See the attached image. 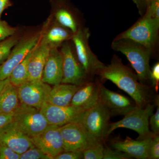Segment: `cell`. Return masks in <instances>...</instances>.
Instances as JSON below:
<instances>
[{
    "label": "cell",
    "instance_id": "25",
    "mask_svg": "<svg viewBox=\"0 0 159 159\" xmlns=\"http://www.w3.org/2000/svg\"><path fill=\"white\" fill-rule=\"evenodd\" d=\"M20 39L16 34L0 42V66L5 62L11 49Z\"/></svg>",
    "mask_w": 159,
    "mask_h": 159
},
{
    "label": "cell",
    "instance_id": "5",
    "mask_svg": "<svg viewBox=\"0 0 159 159\" xmlns=\"http://www.w3.org/2000/svg\"><path fill=\"white\" fill-rule=\"evenodd\" d=\"M156 104L148 103L144 108L137 107L124 116V118L118 122L110 123L107 132V138L115 129L119 128L129 129L139 134L138 140H144L153 138L154 134L149 129V119L153 113Z\"/></svg>",
    "mask_w": 159,
    "mask_h": 159
},
{
    "label": "cell",
    "instance_id": "8",
    "mask_svg": "<svg viewBox=\"0 0 159 159\" xmlns=\"http://www.w3.org/2000/svg\"><path fill=\"white\" fill-rule=\"evenodd\" d=\"M70 41L63 43L60 50L63 57L61 83L80 86L91 80L78 60L73 43L71 44Z\"/></svg>",
    "mask_w": 159,
    "mask_h": 159
},
{
    "label": "cell",
    "instance_id": "26",
    "mask_svg": "<svg viewBox=\"0 0 159 159\" xmlns=\"http://www.w3.org/2000/svg\"><path fill=\"white\" fill-rule=\"evenodd\" d=\"M20 159H53L37 147H32L21 154Z\"/></svg>",
    "mask_w": 159,
    "mask_h": 159
},
{
    "label": "cell",
    "instance_id": "18",
    "mask_svg": "<svg viewBox=\"0 0 159 159\" xmlns=\"http://www.w3.org/2000/svg\"><path fill=\"white\" fill-rule=\"evenodd\" d=\"M50 48L40 39L32 49L28 64V81L42 80L43 70Z\"/></svg>",
    "mask_w": 159,
    "mask_h": 159
},
{
    "label": "cell",
    "instance_id": "10",
    "mask_svg": "<svg viewBox=\"0 0 159 159\" xmlns=\"http://www.w3.org/2000/svg\"><path fill=\"white\" fill-rule=\"evenodd\" d=\"M41 37V32L19 40L5 62L0 66V80L9 78L14 68L25 59L37 44Z\"/></svg>",
    "mask_w": 159,
    "mask_h": 159
},
{
    "label": "cell",
    "instance_id": "3",
    "mask_svg": "<svg viewBox=\"0 0 159 159\" xmlns=\"http://www.w3.org/2000/svg\"><path fill=\"white\" fill-rule=\"evenodd\" d=\"M111 48L125 55L135 71L140 82L152 86L150 61L154 55L150 49L126 38L114 39Z\"/></svg>",
    "mask_w": 159,
    "mask_h": 159
},
{
    "label": "cell",
    "instance_id": "29",
    "mask_svg": "<svg viewBox=\"0 0 159 159\" xmlns=\"http://www.w3.org/2000/svg\"><path fill=\"white\" fill-rule=\"evenodd\" d=\"M132 159L127 154L112 149L108 147H104L102 159Z\"/></svg>",
    "mask_w": 159,
    "mask_h": 159
},
{
    "label": "cell",
    "instance_id": "17",
    "mask_svg": "<svg viewBox=\"0 0 159 159\" xmlns=\"http://www.w3.org/2000/svg\"><path fill=\"white\" fill-rule=\"evenodd\" d=\"M63 76V57L60 50L51 48L43 70L42 80L49 85L61 83Z\"/></svg>",
    "mask_w": 159,
    "mask_h": 159
},
{
    "label": "cell",
    "instance_id": "30",
    "mask_svg": "<svg viewBox=\"0 0 159 159\" xmlns=\"http://www.w3.org/2000/svg\"><path fill=\"white\" fill-rule=\"evenodd\" d=\"M16 29L0 19V42L16 34Z\"/></svg>",
    "mask_w": 159,
    "mask_h": 159
},
{
    "label": "cell",
    "instance_id": "32",
    "mask_svg": "<svg viewBox=\"0 0 159 159\" xmlns=\"http://www.w3.org/2000/svg\"><path fill=\"white\" fill-rule=\"evenodd\" d=\"M20 154L11 148L0 145V159H20Z\"/></svg>",
    "mask_w": 159,
    "mask_h": 159
},
{
    "label": "cell",
    "instance_id": "38",
    "mask_svg": "<svg viewBox=\"0 0 159 159\" xmlns=\"http://www.w3.org/2000/svg\"><path fill=\"white\" fill-rule=\"evenodd\" d=\"M9 81V78H7L4 80H0V95L2 93L3 88L7 82Z\"/></svg>",
    "mask_w": 159,
    "mask_h": 159
},
{
    "label": "cell",
    "instance_id": "35",
    "mask_svg": "<svg viewBox=\"0 0 159 159\" xmlns=\"http://www.w3.org/2000/svg\"><path fill=\"white\" fill-rule=\"evenodd\" d=\"M157 0H133L136 5L139 14L142 16L146 12V10L151 4Z\"/></svg>",
    "mask_w": 159,
    "mask_h": 159
},
{
    "label": "cell",
    "instance_id": "24",
    "mask_svg": "<svg viewBox=\"0 0 159 159\" xmlns=\"http://www.w3.org/2000/svg\"><path fill=\"white\" fill-rule=\"evenodd\" d=\"M32 49L25 59L14 68L9 76V82L16 87H19L28 81V64Z\"/></svg>",
    "mask_w": 159,
    "mask_h": 159
},
{
    "label": "cell",
    "instance_id": "36",
    "mask_svg": "<svg viewBox=\"0 0 159 159\" xmlns=\"http://www.w3.org/2000/svg\"><path fill=\"white\" fill-rule=\"evenodd\" d=\"M14 114L0 113V129L13 121Z\"/></svg>",
    "mask_w": 159,
    "mask_h": 159
},
{
    "label": "cell",
    "instance_id": "27",
    "mask_svg": "<svg viewBox=\"0 0 159 159\" xmlns=\"http://www.w3.org/2000/svg\"><path fill=\"white\" fill-rule=\"evenodd\" d=\"M104 148L103 144H100L84 150L83 151V159H103Z\"/></svg>",
    "mask_w": 159,
    "mask_h": 159
},
{
    "label": "cell",
    "instance_id": "16",
    "mask_svg": "<svg viewBox=\"0 0 159 159\" xmlns=\"http://www.w3.org/2000/svg\"><path fill=\"white\" fill-rule=\"evenodd\" d=\"M153 138L135 140L127 136L125 139H113L110 145L113 149L127 154L132 158L147 159L148 148Z\"/></svg>",
    "mask_w": 159,
    "mask_h": 159
},
{
    "label": "cell",
    "instance_id": "11",
    "mask_svg": "<svg viewBox=\"0 0 159 159\" xmlns=\"http://www.w3.org/2000/svg\"><path fill=\"white\" fill-rule=\"evenodd\" d=\"M51 89L42 80L27 81L17 88L21 104L40 110L47 102Z\"/></svg>",
    "mask_w": 159,
    "mask_h": 159
},
{
    "label": "cell",
    "instance_id": "37",
    "mask_svg": "<svg viewBox=\"0 0 159 159\" xmlns=\"http://www.w3.org/2000/svg\"><path fill=\"white\" fill-rule=\"evenodd\" d=\"M11 6L10 0H0V19L4 10Z\"/></svg>",
    "mask_w": 159,
    "mask_h": 159
},
{
    "label": "cell",
    "instance_id": "31",
    "mask_svg": "<svg viewBox=\"0 0 159 159\" xmlns=\"http://www.w3.org/2000/svg\"><path fill=\"white\" fill-rule=\"evenodd\" d=\"M159 158V136L156 135L152 139L148 148L147 159Z\"/></svg>",
    "mask_w": 159,
    "mask_h": 159
},
{
    "label": "cell",
    "instance_id": "15",
    "mask_svg": "<svg viewBox=\"0 0 159 159\" xmlns=\"http://www.w3.org/2000/svg\"><path fill=\"white\" fill-rule=\"evenodd\" d=\"M0 145L7 146L20 154L34 146L30 138L12 121L0 129Z\"/></svg>",
    "mask_w": 159,
    "mask_h": 159
},
{
    "label": "cell",
    "instance_id": "6",
    "mask_svg": "<svg viewBox=\"0 0 159 159\" xmlns=\"http://www.w3.org/2000/svg\"><path fill=\"white\" fill-rule=\"evenodd\" d=\"M111 116L108 109L99 101L93 107L84 111L76 120L80 122L95 139L103 143L107 139Z\"/></svg>",
    "mask_w": 159,
    "mask_h": 159
},
{
    "label": "cell",
    "instance_id": "21",
    "mask_svg": "<svg viewBox=\"0 0 159 159\" xmlns=\"http://www.w3.org/2000/svg\"><path fill=\"white\" fill-rule=\"evenodd\" d=\"M74 33L70 29L61 25L55 20L44 31L41 39L51 48H58L63 43L71 40Z\"/></svg>",
    "mask_w": 159,
    "mask_h": 159
},
{
    "label": "cell",
    "instance_id": "9",
    "mask_svg": "<svg viewBox=\"0 0 159 159\" xmlns=\"http://www.w3.org/2000/svg\"><path fill=\"white\" fill-rule=\"evenodd\" d=\"M12 122L30 139L41 133L50 125L39 110L23 104L14 113Z\"/></svg>",
    "mask_w": 159,
    "mask_h": 159
},
{
    "label": "cell",
    "instance_id": "12",
    "mask_svg": "<svg viewBox=\"0 0 159 159\" xmlns=\"http://www.w3.org/2000/svg\"><path fill=\"white\" fill-rule=\"evenodd\" d=\"M97 82L99 89V101L108 109L111 116H124L138 107L134 101L107 89L99 80Z\"/></svg>",
    "mask_w": 159,
    "mask_h": 159
},
{
    "label": "cell",
    "instance_id": "14",
    "mask_svg": "<svg viewBox=\"0 0 159 159\" xmlns=\"http://www.w3.org/2000/svg\"><path fill=\"white\" fill-rule=\"evenodd\" d=\"M30 139L35 147L39 148L53 159L57 155L64 151L59 126L49 125L41 133Z\"/></svg>",
    "mask_w": 159,
    "mask_h": 159
},
{
    "label": "cell",
    "instance_id": "22",
    "mask_svg": "<svg viewBox=\"0 0 159 159\" xmlns=\"http://www.w3.org/2000/svg\"><path fill=\"white\" fill-rule=\"evenodd\" d=\"M80 86L60 83L51 88L47 102L58 106L70 105L71 100Z\"/></svg>",
    "mask_w": 159,
    "mask_h": 159
},
{
    "label": "cell",
    "instance_id": "28",
    "mask_svg": "<svg viewBox=\"0 0 159 159\" xmlns=\"http://www.w3.org/2000/svg\"><path fill=\"white\" fill-rule=\"evenodd\" d=\"M155 103L157 106L156 111L151 116L149 119V126L151 132L155 135H158L159 134V96H157L155 99Z\"/></svg>",
    "mask_w": 159,
    "mask_h": 159
},
{
    "label": "cell",
    "instance_id": "19",
    "mask_svg": "<svg viewBox=\"0 0 159 159\" xmlns=\"http://www.w3.org/2000/svg\"><path fill=\"white\" fill-rule=\"evenodd\" d=\"M99 100L98 82L90 80L80 85L74 94L71 105L86 111L97 105Z\"/></svg>",
    "mask_w": 159,
    "mask_h": 159
},
{
    "label": "cell",
    "instance_id": "4",
    "mask_svg": "<svg viewBox=\"0 0 159 159\" xmlns=\"http://www.w3.org/2000/svg\"><path fill=\"white\" fill-rule=\"evenodd\" d=\"M90 36L89 29L84 26L74 33L71 41L78 60L89 79L93 80L95 76L98 75L106 65L99 60L91 50L89 44Z\"/></svg>",
    "mask_w": 159,
    "mask_h": 159
},
{
    "label": "cell",
    "instance_id": "1",
    "mask_svg": "<svg viewBox=\"0 0 159 159\" xmlns=\"http://www.w3.org/2000/svg\"><path fill=\"white\" fill-rule=\"evenodd\" d=\"M98 76L102 80H110L128 94L139 108H144L152 100L151 87L140 82L136 74L125 65L116 54Z\"/></svg>",
    "mask_w": 159,
    "mask_h": 159
},
{
    "label": "cell",
    "instance_id": "33",
    "mask_svg": "<svg viewBox=\"0 0 159 159\" xmlns=\"http://www.w3.org/2000/svg\"><path fill=\"white\" fill-rule=\"evenodd\" d=\"M83 159V151L76 150L63 152L54 158V159Z\"/></svg>",
    "mask_w": 159,
    "mask_h": 159
},
{
    "label": "cell",
    "instance_id": "20",
    "mask_svg": "<svg viewBox=\"0 0 159 159\" xmlns=\"http://www.w3.org/2000/svg\"><path fill=\"white\" fill-rule=\"evenodd\" d=\"M54 20L61 25L70 29L74 33L84 27L77 14L70 6L68 0H57L55 3Z\"/></svg>",
    "mask_w": 159,
    "mask_h": 159
},
{
    "label": "cell",
    "instance_id": "7",
    "mask_svg": "<svg viewBox=\"0 0 159 159\" xmlns=\"http://www.w3.org/2000/svg\"><path fill=\"white\" fill-rule=\"evenodd\" d=\"M62 137L64 151H81L103 144L90 134L77 120L59 126Z\"/></svg>",
    "mask_w": 159,
    "mask_h": 159
},
{
    "label": "cell",
    "instance_id": "2",
    "mask_svg": "<svg viewBox=\"0 0 159 159\" xmlns=\"http://www.w3.org/2000/svg\"><path fill=\"white\" fill-rule=\"evenodd\" d=\"M159 0L152 3L145 14L130 28L118 34L116 39L132 40L157 54L159 38Z\"/></svg>",
    "mask_w": 159,
    "mask_h": 159
},
{
    "label": "cell",
    "instance_id": "23",
    "mask_svg": "<svg viewBox=\"0 0 159 159\" xmlns=\"http://www.w3.org/2000/svg\"><path fill=\"white\" fill-rule=\"evenodd\" d=\"M21 104L17 88L12 85L9 80L0 95V113L14 114Z\"/></svg>",
    "mask_w": 159,
    "mask_h": 159
},
{
    "label": "cell",
    "instance_id": "34",
    "mask_svg": "<svg viewBox=\"0 0 159 159\" xmlns=\"http://www.w3.org/2000/svg\"><path fill=\"white\" fill-rule=\"evenodd\" d=\"M151 86L158 92L159 85V63H156L151 69Z\"/></svg>",
    "mask_w": 159,
    "mask_h": 159
},
{
    "label": "cell",
    "instance_id": "13",
    "mask_svg": "<svg viewBox=\"0 0 159 159\" xmlns=\"http://www.w3.org/2000/svg\"><path fill=\"white\" fill-rule=\"evenodd\" d=\"M39 111L49 125L59 126L75 121L85 111L71 104L67 106H58L48 102H45Z\"/></svg>",
    "mask_w": 159,
    "mask_h": 159
}]
</instances>
